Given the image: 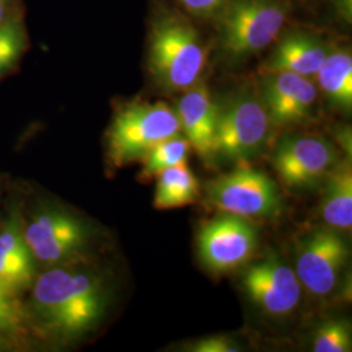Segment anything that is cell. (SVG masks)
I'll list each match as a JSON object with an SVG mask.
<instances>
[{
    "label": "cell",
    "instance_id": "cell-1",
    "mask_svg": "<svg viewBox=\"0 0 352 352\" xmlns=\"http://www.w3.org/2000/svg\"><path fill=\"white\" fill-rule=\"evenodd\" d=\"M38 322L63 340L81 337L98 325L107 305L101 278L72 266H54L33 283Z\"/></svg>",
    "mask_w": 352,
    "mask_h": 352
},
{
    "label": "cell",
    "instance_id": "cell-2",
    "mask_svg": "<svg viewBox=\"0 0 352 352\" xmlns=\"http://www.w3.org/2000/svg\"><path fill=\"white\" fill-rule=\"evenodd\" d=\"M208 51L199 30L180 13L160 11L148 33V69L155 85L184 91L200 81Z\"/></svg>",
    "mask_w": 352,
    "mask_h": 352
},
{
    "label": "cell",
    "instance_id": "cell-3",
    "mask_svg": "<svg viewBox=\"0 0 352 352\" xmlns=\"http://www.w3.org/2000/svg\"><path fill=\"white\" fill-rule=\"evenodd\" d=\"M287 0H231L214 19L218 50L227 63H241L272 45L289 20Z\"/></svg>",
    "mask_w": 352,
    "mask_h": 352
},
{
    "label": "cell",
    "instance_id": "cell-4",
    "mask_svg": "<svg viewBox=\"0 0 352 352\" xmlns=\"http://www.w3.org/2000/svg\"><path fill=\"white\" fill-rule=\"evenodd\" d=\"M182 135L177 113L164 102H128L106 132L107 157L115 167L142 161L160 142Z\"/></svg>",
    "mask_w": 352,
    "mask_h": 352
},
{
    "label": "cell",
    "instance_id": "cell-5",
    "mask_svg": "<svg viewBox=\"0 0 352 352\" xmlns=\"http://www.w3.org/2000/svg\"><path fill=\"white\" fill-rule=\"evenodd\" d=\"M270 122L258 96L239 91L218 103L213 158L245 161L264 146Z\"/></svg>",
    "mask_w": 352,
    "mask_h": 352
},
{
    "label": "cell",
    "instance_id": "cell-6",
    "mask_svg": "<svg viewBox=\"0 0 352 352\" xmlns=\"http://www.w3.org/2000/svg\"><path fill=\"white\" fill-rule=\"evenodd\" d=\"M24 235L36 261L54 267L77 261L90 243L91 230L63 208L41 205L24 223Z\"/></svg>",
    "mask_w": 352,
    "mask_h": 352
},
{
    "label": "cell",
    "instance_id": "cell-7",
    "mask_svg": "<svg viewBox=\"0 0 352 352\" xmlns=\"http://www.w3.org/2000/svg\"><path fill=\"white\" fill-rule=\"evenodd\" d=\"M206 201L215 209L243 218H274L282 212L276 182L241 161L226 175L206 184Z\"/></svg>",
    "mask_w": 352,
    "mask_h": 352
},
{
    "label": "cell",
    "instance_id": "cell-8",
    "mask_svg": "<svg viewBox=\"0 0 352 352\" xmlns=\"http://www.w3.org/2000/svg\"><path fill=\"white\" fill-rule=\"evenodd\" d=\"M197 244L204 266L212 273L223 274L248 263L258 239L247 218L226 214L202 227Z\"/></svg>",
    "mask_w": 352,
    "mask_h": 352
},
{
    "label": "cell",
    "instance_id": "cell-9",
    "mask_svg": "<svg viewBox=\"0 0 352 352\" xmlns=\"http://www.w3.org/2000/svg\"><path fill=\"white\" fill-rule=\"evenodd\" d=\"M337 161L334 145L316 135L285 136L273 155L278 176L291 188L314 187L330 173Z\"/></svg>",
    "mask_w": 352,
    "mask_h": 352
},
{
    "label": "cell",
    "instance_id": "cell-10",
    "mask_svg": "<svg viewBox=\"0 0 352 352\" xmlns=\"http://www.w3.org/2000/svg\"><path fill=\"white\" fill-rule=\"evenodd\" d=\"M350 250L336 228H321L302 241L296 261V276L309 292L327 296L336 289Z\"/></svg>",
    "mask_w": 352,
    "mask_h": 352
},
{
    "label": "cell",
    "instance_id": "cell-11",
    "mask_svg": "<svg viewBox=\"0 0 352 352\" xmlns=\"http://www.w3.org/2000/svg\"><path fill=\"white\" fill-rule=\"evenodd\" d=\"M241 285L252 302L270 316L289 315L299 305L302 296L296 273L274 253L251 265Z\"/></svg>",
    "mask_w": 352,
    "mask_h": 352
},
{
    "label": "cell",
    "instance_id": "cell-12",
    "mask_svg": "<svg viewBox=\"0 0 352 352\" xmlns=\"http://www.w3.org/2000/svg\"><path fill=\"white\" fill-rule=\"evenodd\" d=\"M318 97L312 78L289 74H264L261 101L272 126H289L308 122Z\"/></svg>",
    "mask_w": 352,
    "mask_h": 352
},
{
    "label": "cell",
    "instance_id": "cell-13",
    "mask_svg": "<svg viewBox=\"0 0 352 352\" xmlns=\"http://www.w3.org/2000/svg\"><path fill=\"white\" fill-rule=\"evenodd\" d=\"M277 43L260 71L264 74L289 72L314 78L330 51V45L321 36L307 29L280 32Z\"/></svg>",
    "mask_w": 352,
    "mask_h": 352
},
{
    "label": "cell",
    "instance_id": "cell-14",
    "mask_svg": "<svg viewBox=\"0 0 352 352\" xmlns=\"http://www.w3.org/2000/svg\"><path fill=\"white\" fill-rule=\"evenodd\" d=\"M175 111L182 126V133L190 142L192 149L197 151L204 160H213L218 103L214 101L210 90L199 81L184 90Z\"/></svg>",
    "mask_w": 352,
    "mask_h": 352
},
{
    "label": "cell",
    "instance_id": "cell-15",
    "mask_svg": "<svg viewBox=\"0 0 352 352\" xmlns=\"http://www.w3.org/2000/svg\"><path fill=\"white\" fill-rule=\"evenodd\" d=\"M37 278V261L30 251L24 222L14 210L0 230V282L14 294L33 286Z\"/></svg>",
    "mask_w": 352,
    "mask_h": 352
},
{
    "label": "cell",
    "instance_id": "cell-16",
    "mask_svg": "<svg viewBox=\"0 0 352 352\" xmlns=\"http://www.w3.org/2000/svg\"><path fill=\"white\" fill-rule=\"evenodd\" d=\"M317 82L329 103L343 113L352 109V56L347 47L331 46L317 75Z\"/></svg>",
    "mask_w": 352,
    "mask_h": 352
},
{
    "label": "cell",
    "instance_id": "cell-17",
    "mask_svg": "<svg viewBox=\"0 0 352 352\" xmlns=\"http://www.w3.org/2000/svg\"><path fill=\"white\" fill-rule=\"evenodd\" d=\"M327 188L321 200V215L336 230H351L352 168L350 161L334 166L327 174Z\"/></svg>",
    "mask_w": 352,
    "mask_h": 352
},
{
    "label": "cell",
    "instance_id": "cell-18",
    "mask_svg": "<svg viewBox=\"0 0 352 352\" xmlns=\"http://www.w3.org/2000/svg\"><path fill=\"white\" fill-rule=\"evenodd\" d=\"M157 177L154 208L170 210L190 205L200 196L199 179L192 173L188 164H180L166 168Z\"/></svg>",
    "mask_w": 352,
    "mask_h": 352
},
{
    "label": "cell",
    "instance_id": "cell-19",
    "mask_svg": "<svg viewBox=\"0 0 352 352\" xmlns=\"http://www.w3.org/2000/svg\"><path fill=\"white\" fill-rule=\"evenodd\" d=\"M29 47L24 13L0 25V81L17 69Z\"/></svg>",
    "mask_w": 352,
    "mask_h": 352
},
{
    "label": "cell",
    "instance_id": "cell-20",
    "mask_svg": "<svg viewBox=\"0 0 352 352\" xmlns=\"http://www.w3.org/2000/svg\"><path fill=\"white\" fill-rule=\"evenodd\" d=\"M190 151L192 145L183 135H177L157 144L141 161L144 167L139 176L140 180H151L166 168L186 164Z\"/></svg>",
    "mask_w": 352,
    "mask_h": 352
},
{
    "label": "cell",
    "instance_id": "cell-21",
    "mask_svg": "<svg viewBox=\"0 0 352 352\" xmlns=\"http://www.w3.org/2000/svg\"><path fill=\"white\" fill-rule=\"evenodd\" d=\"M351 347V331L346 321H327L314 337L315 352H350Z\"/></svg>",
    "mask_w": 352,
    "mask_h": 352
},
{
    "label": "cell",
    "instance_id": "cell-22",
    "mask_svg": "<svg viewBox=\"0 0 352 352\" xmlns=\"http://www.w3.org/2000/svg\"><path fill=\"white\" fill-rule=\"evenodd\" d=\"M17 294L0 282V331H14L23 325L24 314Z\"/></svg>",
    "mask_w": 352,
    "mask_h": 352
},
{
    "label": "cell",
    "instance_id": "cell-23",
    "mask_svg": "<svg viewBox=\"0 0 352 352\" xmlns=\"http://www.w3.org/2000/svg\"><path fill=\"white\" fill-rule=\"evenodd\" d=\"M182 8L200 19H215L231 0H175Z\"/></svg>",
    "mask_w": 352,
    "mask_h": 352
},
{
    "label": "cell",
    "instance_id": "cell-24",
    "mask_svg": "<svg viewBox=\"0 0 352 352\" xmlns=\"http://www.w3.org/2000/svg\"><path fill=\"white\" fill-rule=\"evenodd\" d=\"M189 350L193 352H238L241 349L227 337L213 336L195 342Z\"/></svg>",
    "mask_w": 352,
    "mask_h": 352
},
{
    "label": "cell",
    "instance_id": "cell-25",
    "mask_svg": "<svg viewBox=\"0 0 352 352\" xmlns=\"http://www.w3.org/2000/svg\"><path fill=\"white\" fill-rule=\"evenodd\" d=\"M24 13L21 0H0V25Z\"/></svg>",
    "mask_w": 352,
    "mask_h": 352
},
{
    "label": "cell",
    "instance_id": "cell-26",
    "mask_svg": "<svg viewBox=\"0 0 352 352\" xmlns=\"http://www.w3.org/2000/svg\"><path fill=\"white\" fill-rule=\"evenodd\" d=\"M336 12L344 23L351 24V0H333Z\"/></svg>",
    "mask_w": 352,
    "mask_h": 352
}]
</instances>
